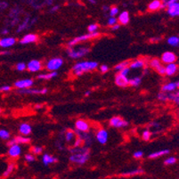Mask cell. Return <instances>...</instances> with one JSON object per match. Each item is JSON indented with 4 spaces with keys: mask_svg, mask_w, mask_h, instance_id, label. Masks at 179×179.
I'll return each instance as SVG.
<instances>
[{
    "mask_svg": "<svg viewBox=\"0 0 179 179\" xmlns=\"http://www.w3.org/2000/svg\"><path fill=\"white\" fill-rule=\"evenodd\" d=\"M178 69V66L176 62H171L168 63L167 66L165 67V75L167 76H173L177 73Z\"/></svg>",
    "mask_w": 179,
    "mask_h": 179,
    "instance_id": "cell-14",
    "label": "cell"
},
{
    "mask_svg": "<svg viewBox=\"0 0 179 179\" xmlns=\"http://www.w3.org/2000/svg\"><path fill=\"white\" fill-rule=\"evenodd\" d=\"M98 28H99L98 24L93 23V24H91V25H89V26H88L87 30H88L89 32H95V31H97Z\"/></svg>",
    "mask_w": 179,
    "mask_h": 179,
    "instance_id": "cell-42",
    "label": "cell"
},
{
    "mask_svg": "<svg viewBox=\"0 0 179 179\" xmlns=\"http://www.w3.org/2000/svg\"><path fill=\"white\" fill-rule=\"evenodd\" d=\"M26 69H28L29 71L30 72H37L39 71L40 70L42 69V62L39 61V60H32L30 61L27 65H26Z\"/></svg>",
    "mask_w": 179,
    "mask_h": 179,
    "instance_id": "cell-8",
    "label": "cell"
},
{
    "mask_svg": "<svg viewBox=\"0 0 179 179\" xmlns=\"http://www.w3.org/2000/svg\"><path fill=\"white\" fill-rule=\"evenodd\" d=\"M1 111H2V110H1V109H0V113H1Z\"/></svg>",
    "mask_w": 179,
    "mask_h": 179,
    "instance_id": "cell-62",
    "label": "cell"
},
{
    "mask_svg": "<svg viewBox=\"0 0 179 179\" xmlns=\"http://www.w3.org/2000/svg\"><path fill=\"white\" fill-rule=\"evenodd\" d=\"M160 7H161V1L160 0H153L148 5V9L151 12L157 11V10L160 9Z\"/></svg>",
    "mask_w": 179,
    "mask_h": 179,
    "instance_id": "cell-25",
    "label": "cell"
},
{
    "mask_svg": "<svg viewBox=\"0 0 179 179\" xmlns=\"http://www.w3.org/2000/svg\"><path fill=\"white\" fill-rule=\"evenodd\" d=\"M116 23H118V20H117L115 17H111V18H109L108 22H107V24H108L109 26H113V25L116 24Z\"/></svg>",
    "mask_w": 179,
    "mask_h": 179,
    "instance_id": "cell-47",
    "label": "cell"
},
{
    "mask_svg": "<svg viewBox=\"0 0 179 179\" xmlns=\"http://www.w3.org/2000/svg\"><path fill=\"white\" fill-rule=\"evenodd\" d=\"M19 131L23 136H29L31 133V127L28 123H22L19 127Z\"/></svg>",
    "mask_w": 179,
    "mask_h": 179,
    "instance_id": "cell-23",
    "label": "cell"
},
{
    "mask_svg": "<svg viewBox=\"0 0 179 179\" xmlns=\"http://www.w3.org/2000/svg\"><path fill=\"white\" fill-rule=\"evenodd\" d=\"M31 152H32V153H34V154L39 155V154L42 153L43 149H42L41 147H39V146H34V147L31 148Z\"/></svg>",
    "mask_w": 179,
    "mask_h": 179,
    "instance_id": "cell-41",
    "label": "cell"
},
{
    "mask_svg": "<svg viewBox=\"0 0 179 179\" xmlns=\"http://www.w3.org/2000/svg\"><path fill=\"white\" fill-rule=\"evenodd\" d=\"M129 63H130V61H122V62H119V64H117L115 66V70L119 71L120 70L126 68V67H128L129 66Z\"/></svg>",
    "mask_w": 179,
    "mask_h": 179,
    "instance_id": "cell-34",
    "label": "cell"
},
{
    "mask_svg": "<svg viewBox=\"0 0 179 179\" xmlns=\"http://www.w3.org/2000/svg\"><path fill=\"white\" fill-rule=\"evenodd\" d=\"M179 86V82H170V83H168V84H165L162 86V88H161V91L162 92H173L175 90H177Z\"/></svg>",
    "mask_w": 179,
    "mask_h": 179,
    "instance_id": "cell-17",
    "label": "cell"
},
{
    "mask_svg": "<svg viewBox=\"0 0 179 179\" xmlns=\"http://www.w3.org/2000/svg\"><path fill=\"white\" fill-rule=\"evenodd\" d=\"M150 65H151L152 68L155 69L157 71L159 68V66L162 65V64H161V61L160 60L157 59V58H154V59H152L150 61Z\"/></svg>",
    "mask_w": 179,
    "mask_h": 179,
    "instance_id": "cell-32",
    "label": "cell"
},
{
    "mask_svg": "<svg viewBox=\"0 0 179 179\" xmlns=\"http://www.w3.org/2000/svg\"><path fill=\"white\" fill-rule=\"evenodd\" d=\"M72 153L70 157V160L73 163L83 165L89 158V149L87 147H74L71 150Z\"/></svg>",
    "mask_w": 179,
    "mask_h": 179,
    "instance_id": "cell-1",
    "label": "cell"
},
{
    "mask_svg": "<svg viewBox=\"0 0 179 179\" xmlns=\"http://www.w3.org/2000/svg\"><path fill=\"white\" fill-rule=\"evenodd\" d=\"M19 93L24 94V95H45L47 93L46 88H42V89H37V88H24L20 89Z\"/></svg>",
    "mask_w": 179,
    "mask_h": 179,
    "instance_id": "cell-6",
    "label": "cell"
},
{
    "mask_svg": "<svg viewBox=\"0 0 179 179\" xmlns=\"http://www.w3.org/2000/svg\"><path fill=\"white\" fill-rule=\"evenodd\" d=\"M159 39H160L159 38H155V39H152L151 41H152V42H156V41H159Z\"/></svg>",
    "mask_w": 179,
    "mask_h": 179,
    "instance_id": "cell-57",
    "label": "cell"
},
{
    "mask_svg": "<svg viewBox=\"0 0 179 179\" xmlns=\"http://www.w3.org/2000/svg\"><path fill=\"white\" fill-rule=\"evenodd\" d=\"M25 160L28 162H32L35 160V157L32 154H26L25 155Z\"/></svg>",
    "mask_w": 179,
    "mask_h": 179,
    "instance_id": "cell-48",
    "label": "cell"
},
{
    "mask_svg": "<svg viewBox=\"0 0 179 179\" xmlns=\"http://www.w3.org/2000/svg\"><path fill=\"white\" fill-rule=\"evenodd\" d=\"M158 99H159V101H161V102H163L168 101V94H166V92H161V93H159V95H158Z\"/></svg>",
    "mask_w": 179,
    "mask_h": 179,
    "instance_id": "cell-39",
    "label": "cell"
},
{
    "mask_svg": "<svg viewBox=\"0 0 179 179\" xmlns=\"http://www.w3.org/2000/svg\"><path fill=\"white\" fill-rule=\"evenodd\" d=\"M0 138L3 140H7L10 138V133L7 130L1 129L0 130Z\"/></svg>",
    "mask_w": 179,
    "mask_h": 179,
    "instance_id": "cell-36",
    "label": "cell"
},
{
    "mask_svg": "<svg viewBox=\"0 0 179 179\" xmlns=\"http://www.w3.org/2000/svg\"><path fill=\"white\" fill-rule=\"evenodd\" d=\"M75 127H76V129L81 133H86L90 129V126L88 122H86L84 119H78L75 123Z\"/></svg>",
    "mask_w": 179,
    "mask_h": 179,
    "instance_id": "cell-9",
    "label": "cell"
},
{
    "mask_svg": "<svg viewBox=\"0 0 179 179\" xmlns=\"http://www.w3.org/2000/svg\"><path fill=\"white\" fill-rule=\"evenodd\" d=\"M110 11V15L111 17H115L118 14H119V8L117 6H112L109 9Z\"/></svg>",
    "mask_w": 179,
    "mask_h": 179,
    "instance_id": "cell-38",
    "label": "cell"
},
{
    "mask_svg": "<svg viewBox=\"0 0 179 179\" xmlns=\"http://www.w3.org/2000/svg\"><path fill=\"white\" fill-rule=\"evenodd\" d=\"M16 43V39L14 38H3L2 39H0V46L3 48H7V47H11L13 46L14 44Z\"/></svg>",
    "mask_w": 179,
    "mask_h": 179,
    "instance_id": "cell-19",
    "label": "cell"
},
{
    "mask_svg": "<svg viewBox=\"0 0 179 179\" xmlns=\"http://www.w3.org/2000/svg\"><path fill=\"white\" fill-rule=\"evenodd\" d=\"M1 33H2V34H7V33H8V30H7V29H5V30H2Z\"/></svg>",
    "mask_w": 179,
    "mask_h": 179,
    "instance_id": "cell-55",
    "label": "cell"
},
{
    "mask_svg": "<svg viewBox=\"0 0 179 179\" xmlns=\"http://www.w3.org/2000/svg\"><path fill=\"white\" fill-rule=\"evenodd\" d=\"M160 60H161L162 62H164L166 64L171 63V62H176L177 55L172 52H165L164 54H162Z\"/></svg>",
    "mask_w": 179,
    "mask_h": 179,
    "instance_id": "cell-13",
    "label": "cell"
},
{
    "mask_svg": "<svg viewBox=\"0 0 179 179\" xmlns=\"http://www.w3.org/2000/svg\"><path fill=\"white\" fill-rule=\"evenodd\" d=\"M168 44L172 46H178L179 39L177 36H172L168 39Z\"/></svg>",
    "mask_w": 179,
    "mask_h": 179,
    "instance_id": "cell-30",
    "label": "cell"
},
{
    "mask_svg": "<svg viewBox=\"0 0 179 179\" xmlns=\"http://www.w3.org/2000/svg\"><path fill=\"white\" fill-rule=\"evenodd\" d=\"M129 71H130V68H129V67H126V68H124V69H122V70H120V71H119V74H121V75H123V76H127V75H128Z\"/></svg>",
    "mask_w": 179,
    "mask_h": 179,
    "instance_id": "cell-46",
    "label": "cell"
},
{
    "mask_svg": "<svg viewBox=\"0 0 179 179\" xmlns=\"http://www.w3.org/2000/svg\"><path fill=\"white\" fill-rule=\"evenodd\" d=\"M168 101H172V102H174L176 104H178L179 93L178 92H177L176 94H169V95H168Z\"/></svg>",
    "mask_w": 179,
    "mask_h": 179,
    "instance_id": "cell-33",
    "label": "cell"
},
{
    "mask_svg": "<svg viewBox=\"0 0 179 179\" xmlns=\"http://www.w3.org/2000/svg\"><path fill=\"white\" fill-rule=\"evenodd\" d=\"M144 174V170L142 168H137V169H134L128 172H125L122 173L121 176L122 177H134V176H140V175H143Z\"/></svg>",
    "mask_w": 179,
    "mask_h": 179,
    "instance_id": "cell-24",
    "label": "cell"
},
{
    "mask_svg": "<svg viewBox=\"0 0 179 179\" xmlns=\"http://www.w3.org/2000/svg\"><path fill=\"white\" fill-rule=\"evenodd\" d=\"M102 9H103V10H105V11H106V10H109V8H108L107 6H103V7H102Z\"/></svg>",
    "mask_w": 179,
    "mask_h": 179,
    "instance_id": "cell-61",
    "label": "cell"
},
{
    "mask_svg": "<svg viewBox=\"0 0 179 179\" xmlns=\"http://www.w3.org/2000/svg\"><path fill=\"white\" fill-rule=\"evenodd\" d=\"M100 36L99 32L97 31H95V32H89L88 34H85V35H82L80 36L78 38H75L73 39H71V41L68 42V46L69 47H73L75 46L77 44H79L80 42H84V41H86V40L89 39H95L96 38H98Z\"/></svg>",
    "mask_w": 179,
    "mask_h": 179,
    "instance_id": "cell-3",
    "label": "cell"
},
{
    "mask_svg": "<svg viewBox=\"0 0 179 179\" xmlns=\"http://www.w3.org/2000/svg\"><path fill=\"white\" fill-rule=\"evenodd\" d=\"M26 64L24 63V62H19V63H17L16 64V70L18 71H25L26 70Z\"/></svg>",
    "mask_w": 179,
    "mask_h": 179,
    "instance_id": "cell-44",
    "label": "cell"
},
{
    "mask_svg": "<svg viewBox=\"0 0 179 179\" xmlns=\"http://www.w3.org/2000/svg\"><path fill=\"white\" fill-rule=\"evenodd\" d=\"M143 152H136L135 153H134V158L135 159H141L142 157H143Z\"/></svg>",
    "mask_w": 179,
    "mask_h": 179,
    "instance_id": "cell-50",
    "label": "cell"
},
{
    "mask_svg": "<svg viewBox=\"0 0 179 179\" xmlns=\"http://www.w3.org/2000/svg\"><path fill=\"white\" fill-rule=\"evenodd\" d=\"M34 82L30 79H25V80H20L16 81L14 83V86L18 89H24V88H29L33 86Z\"/></svg>",
    "mask_w": 179,
    "mask_h": 179,
    "instance_id": "cell-11",
    "label": "cell"
},
{
    "mask_svg": "<svg viewBox=\"0 0 179 179\" xmlns=\"http://www.w3.org/2000/svg\"><path fill=\"white\" fill-rule=\"evenodd\" d=\"M57 76V72L56 71H51L50 73H46V74H40L38 76L39 80H51L55 77Z\"/></svg>",
    "mask_w": 179,
    "mask_h": 179,
    "instance_id": "cell-28",
    "label": "cell"
},
{
    "mask_svg": "<svg viewBox=\"0 0 179 179\" xmlns=\"http://www.w3.org/2000/svg\"><path fill=\"white\" fill-rule=\"evenodd\" d=\"M98 67V63L96 61H80L77 62L73 68V74L76 76H81L84 72L94 71Z\"/></svg>",
    "mask_w": 179,
    "mask_h": 179,
    "instance_id": "cell-2",
    "label": "cell"
},
{
    "mask_svg": "<svg viewBox=\"0 0 179 179\" xmlns=\"http://www.w3.org/2000/svg\"><path fill=\"white\" fill-rule=\"evenodd\" d=\"M58 10H59V5H55V6L51 8V13H55V12H56Z\"/></svg>",
    "mask_w": 179,
    "mask_h": 179,
    "instance_id": "cell-53",
    "label": "cell"
},
{
    "mask_svg": "<svg viewBox=\"0 0 179 179\" xmlns=\"http://www.w3.org/2000/svg\"><path fill=\"white\" fill-rule=\"evenodd\" d=\"M76 138V134L72 130H68L65 134V139L67 142H71Z\"/></svg>",
    "mask_w": 179,
    "mask_h": 179,
    "instance_id": "cell-29",
    "label": "cell"
},
{
    "mask_svg": "<svg viewBox=\"0 0 179 179\" xmlns=\"http://www.w3.org/2000/svg\"><path fill=\"white\" fill-rule=\"evenodd\" d=\"M157 71L159 72L160 75H165V67L163 65H160L159 69L157 70Z\"/></svg>",
    "mask_w": 179,
    "mask_h": 179,
    "instance_id": "cell-52",
    "label": "cell"
},
{
    "mask_svg": "<svg viewBox=\"0 0 179 179\" xmlns=\"http://www.w3.org/2000/svg\"><path fill=\"white\" fill-rule=\"evenodd\" d=\"M42 161H43V164H44L45 166H48V165H50V164H53V163L56 162V161H57V159L55 158V157H53V156H51V155H49V154H45V155L43 156Z\"/></svg>",
    "mask_w": 179,
    "mask_h": 179,
    "instance_id": "cell-26",
    "label": "cell"
},
{
    "mask_svg": "<svg viewBox=\"0 0 179 179\" xmlns=\"http://www.w3.org/2000/svg\"><path fill=\"white\" fill-rule=\"evenodd\" d=\"M119 24H117V23H116V24H114L113 26H111V30H119Z\"/></svg>",
    "mask_w": 179,
    "mask_h": 179,
    "instance_id": "cell-54",
    "label": "cell"
},
{
    "mask_svg": "<svg viewBox=\"0 0 179 179\" xmlns=\"http://www.w3.org/2000/svg\"><path fill=\"white\" fill-rule=\"evenodd\" d=\"M100 71L102 73H106L109 71V67L107 65H101L100 66Z\"/></svg>",
    "mask_w": 179,
    "mask_h": 179,
    "instance_id": "cell-49",
    "label": "cell"
},
{
    "mask_svg": "<svg viewBox=\"0 0 179 179\" xmlns=\"http://www.w3.org/2000/svg\"><path fill=\"white\" fill-rule=\"evenodd\" d=\"M129 19H130V17H129L128 12L124 11V12H122L119 15L118 21H119L120 24H122V25H127L129 22Z\"/></svg>",
    "mask_w": 179,
    "mask_h": 179,
    "instance_id": "cell-22",
    "label": "cell"
},
{
    "mask_svg": "<svg viewBox=\"0 0 179 179\" xmlns=\"http://www.w3.org/2000/svg\"><path fill=\"white\" fill-rule=\"evenodd\" d=\"M88 1H89V2H90L91 4H93V5L96 3V0H88Z\"/></svg>",
    "mask_w": 179,
    "mask_h": 179,
    "instance_id": "cell-59",
    "label": "cell"
},
{
    "mask_svg": "<svg viewBox=\"0 0 179 179\" xmlns=\"http://www.w3.org/2000/svg\"><path fill=\"white\" fill-rule=\"evenodd\" d=\"M14 163L9 164L7 168H6V170L3 173V177H7L8 176H10L11 173L14 171Z\"/></svg>",
    "mask_w": 179,
    "mask_h": 179,
    "instance_id": "cell-31",
    "label": "cell"
},
{
    "mask_svg": "<svg viewBox=\"0 0 179 179\" xmlns=\"http://www.w3.org/2000/svg\"><path fill=\"white\" fill-rule=\"evenodd\" d=\"M83 143H84V140L82 139L81 137H78L77 139H75L73 147H80V146L83 145Z\"/></svg>",
    "mask_w": 179,
    "mask_h": 179,
    "instance_id": "cell-45",
    "label": "cell"
},
{
    "mask_svg": "<svg viewBox=\"0 0 179 179\" xmlns=\"http://www.w3.org/2000/svg\"><path fill=\"white\" fill-rule=\"evenodd\" d=\"M96 140L101 144H105L108 140V132L105 129H99L96 133Z\"/></svg>",
    "mask_w": 179,
    "mask_h": 179,
    "instance_id": "cell-16",
    "label": "cell"
},
{
    "mask_svg": "<svg viewBox=\"0 0 179 179\" xmlns=\"http://www.w3.org/2000/svg\"><path fill=\"white\" fill-rule=\"evenodd\" d=\"M169 153V150L166 149V150H161V151H158L156 152H153V153H151L149 155V158L150 159H157L159 157H161L163 155H166V154H168Z\"/></svg>",
    "mask_w": 179,
    "mask_h": 179,
    "instance_id": "cell-27",
    "label": "cell"
},
{
    "mask_svg": "<svg viewBox=\"0 0 179 179\" xmlns=\"http://www.w3.org/2000/svg\"><path fill=\"white\" fill-rule=\"evenodd\" d=\"M11 90V86H3L0 87V91L1 92H8Z\"/></svg>",
    "mask_w": 179,
    "mask_h": 179,
    "instance_id": "cell-51",
    "label": "cell"
},
{
    "mask_svg": "<svg viewBox=\"0 0 179 179\" xmlns=\"http://www.w3.org/2000/svg\"><path fill=\"white\" fill-rule=\"evenodd\" d=\"M30 142V138L26 137V136H24V137H16L14 139L8 141L7 145L8 146H11L14 143H18V144H20V143H29Z\"/></svg>",
    "mask_w": 179,
    "mask_h": 179,
    "instance_id": "cell-20",
    "label": "cell"
},
{
    "mask_svg": "<svg viewBox=\"0 0 179 179\" xmlns=\"http://www.w3.org/2000/svg\"><path fill=\"white\" fill-rule=\"evenodd\" d=\"M128 82L129 80L127 79V76H123L121 74H118L115 77V83L117 86H119L120 87H126L128 86Z\"/></svg>",
    "mask_w": 179,
    "mask_h": 179,
    "instance_id": "cell-15",
    "label": "cell"
},
{
    "mask_svg": "<svg viewBox=\"0 0 179 179\" xmlns=\"http://www.w3.org/2000/svg\"><path fill=\"white\" fill-rule=\"evenodd\" d=\"M151 136H152V133L150 131H148V130H145V131L143 132L142 137H143V139L144 140V141H148V140H150V138H151Z\"/></svg>",
    "mask_w": 179,
    "mask_h": 179,
    "instance_id": "cell-43",
    "label": "cell"
},
{
    "mask_svg": "<svg viewBox=\"0 0 179 179\" xmlns=\"http://www.w3.org/2000/svg\"><path fill=\"white\" fill-rule=\"evenodd\" d=\"M110 126L116 127V128H120V127H124L128 126V122L127 120H124L119 117H113L110 120Z\"/></svg>",
    "mask_w": 179,
    "mask_h": 179,
    "instance_id": "cell-7",
    "label": "cell"
},
{
    "mask_svg": "<svg viewBox=\"0 0 179 179\" xmlns=\"http://www.w3.org/2000/svg\"><path fill=\"white\" fill-rule=\"evenodd\" d=\"M168 14L171 16V17H177L179 15V4L177 2H174L171 4H168Z\"/></svg>",
    "mask_w": 179,
    "mask_h": 179,
    "instance_id": "cell-10",
    "label": "cell"
},
{
    "mask_svg": "<svg viewBox=\"0 0 179 179\" xmlns=\"http://www.w3.org/2000/svg\"><path fill=\"white\" fill-rule=\"evenodd\" d=\"M89 95H90V91H87V92L85 93V96H88Z\"/></svg>",
    "mask_w": 179,
    "mask_h": 179,
    "instance_id": "cell-58",
    "label": "cell"
},
{
    "mask_svg": "<svg viewBox=\"0 0 179 179\" xmlns=\"http://www.w3.org/2000/svg\"><path fill=\"white\" fill-rule=\"evenodd\" d=\"M21 153V149L20 146L18 143H14L10 146L9 150H8V155L11 158H17L19 157Z\"/></svg>",
    "mask_w": 179,
    "mask_h": 179,
    "instance_id": "cell-12",
    "label": "cell"
},
{
    "mask_svg": "<svg viewBox=\"0 0 179 179\" xmlns=\"http://www.w3.org/2000/svg\"><path fill=\"white\" fill-rule=\"evenodd\" d=\"M176 162H177V158L176 157H169V158H168L164 161V164L168 166V165H173Z\"/></svg>",
    "mask_w": 179,
    "mask_h": 179,
    "instance_id": "cell-40",
    "label": "cell"
},
{
    "mask_svg": "<svg viewBox=\"0 0 179 179\" xmlns=\"http://www.w3.org/2000/svg\"><path fill=\"white\" fill-rule=\"evenodd\" d=\"M177 1H178V0H168V4H171V3H174V2H177ZM167 6H168V5H167Z\"/></svg>",
    "mask_w": 179,
    "mask_h": 179,
    "instance_id": "cell-56",
    "label": "cell"
},
{
    "mask_svg": "<svg viewBox=\"0 0 179 179\" xmlns=\"http://www.w3.org/2000/svg\"><path fill=\"white\" fill-rule=\"evenodd\" d=\"M145 66V61L143 60L137 59L135 60L134 61H130L129 63V68L132 69V70H137V69H141V68H143Z\"/></svg>",
    "mask_w": 179,
    "mask_h": 179,
    "instance_id": "cell-21",
    "label": "cell"
},
{
    "mask_svg": "<svg viewBox=\"0 0 179 179\" xmlns=\"http://www.w3.org/2000/svg\"><path fill=\"white\" fill-rule=\"evenodd\" d=\"M62 64H63V60L59 57H56V58L49 60L46 64V68L49 71H56L58 69L61 67Z\"/></svg>",
    "mask_w": 179,
    "mask_h": 179,
    "instance_id": "cell-5",
    "label": "cell"
},
{
    "mask_svg": "<svg viewBox=\"0 0 179 179\" xmlns=\"http://www.w3.org/2000/svg\"><path fill=\"white\" fill-rule=\"evenodd\" d=\"M42 108V105H36V109H40Z\"/></svg>",
    "mask_w": 179,
    "mask_h": 179,
    "instance_id": "cell-60",
    "label": "cell"
},
{
    "mask_svg": "<svg viewBox=\"0 0 179 179\" xmlns=\"http://www.w3.org/2000/svg\"><path fill=\"white\" fill-rule=\"evenodd\" d=\"M29 20H30V18H26V20H24V21L20 24V26H19V28H18V30H17V31H18V32H20V31L24 30L25 29H27V27H28V23H29Z\"/></svg>",
    "mask_w": 179,
    "mask_h": 179,
    "instance_id": "cell-37",
    "label": "cell"
},
{
    "mask_svg": "<svg viewBox=\"0 0 179 179\" xmlns=\"http://www.w3.org/2000/svg\"><path fill=\"white\" fill-rule=\"evenodd\" d=\"M90 51L89 48L87 47H81L79 49H75L73 47H69L67 52H68V55L72 59H79L81 58L83 56H85L86 54H88V52Z\"/></svg>",
    "mask_w": 179,
    "mask_h": 179,
    "instance_id": "cell-4",
    "label": "cell"
},
{
    "mask_svg": "<svg viewBox=\"0 0 179 179\" xmlns=\"http://www.w3.org/2000/svg\"><path fill=\"white\" fill-rule=\"evenodd\" d=\"M38 39H39L38 35H36V34H32V33H30V34L25 35V36L20 39V44H22V45H27V44L34 43V42H36Z\"/></svg>",
    "mask_w": 179,
    "mask_h": 179,
    "instance_id": "cell-18",
    "label": "cell"
},
{
    "mask_svg": "<svg viewBox=\"0 0 179 179\" xmlns=\"http://www.w3.org/2000/svg\"><path fill=\"white\" fill-rule=\"evenodd\" d=\"M140 84H141V78L139 77L133 78V79L129 80V82H128V85H130L132 86H138Z\"/></svg>",
    "mask_w": 179,
    "mask_h": 179,
    "instance_id": "cell-35",
    "label": "cell"
}]
</instances>
